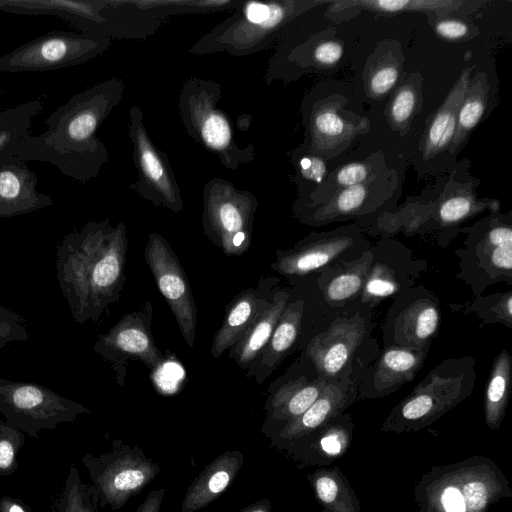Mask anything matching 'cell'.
Wrapping results in <instances>:
<instances>
[{
    "instance_id": "obj_3",
    "label": "cell",
    "mask_w": 512,
    "mask_h": 512,
    "mask_svg": "<svg viewBox=\"0 0 512 512\" xmlns=\"http://www.w3.org/2000/svg\"><path fill=\"white\" fill-rule=\"evenodd\" d=\"M510 497L505 474L482 455L434 465L414 486L418 512H488L492 505Z\"/></svg>"
},
{
    "instance_id": "obj_47",
    "label": "cell",
    "mask_w": 512,
    "mask_h": 512,
    "mask_svg": "<svg viewBox=\"0 0 512 512\" xmlns=\"http://www.w3.org/2000/svg\"><path fill=\"white\" fill-rule=\"evenodd\" d=\"M372 171L371 165L366 162H353L349 163L334 173L331 183H321V185H328L329 187L336 186L332 195L340 190L349 188L351 186L364 182ZM320 185V184H319ZM331 195V196H332ZM330 196V197H331ZM329 197V198H330ZM324 202V201H323Z\"/></svg>"
},
{
    "instance_id": "obj_15",
    "label": "cell",
    "mask_w": 512,
    "mask_h": 512,
    "mask_svg": "<svg viewBox=\"0 0 512 512\" xmlns=\"http://www.w3.org/2000/svg\"><path fill=\"white\" fill-rule=\"evenodd\" d=\"M392 300L382 324L384 346L412 349L431 346L441 323L439 298L417 284Z\"/></svg>"
},
{
    "instance_id": "obj_29",
    "label": "cell",
    "mask_w": 512,
    "mask_h": 512,
    "mask_svg": "<svg viewBox=\"0 0 512 512\" xmlns=\"http://www.w3.org/2000/svg\"><path fill=\"white\" fill-rule=\"evenodd\" d=\"M354 423L350 414L341 413L324 427L291 443L306 463L329 464L342 457L352 441Z\"/></svg>"
},
{
    "instance_id": "obj_42",
    "label": "cell",
    "mask_w": 512,
    "mask_h": 512,
    "mask_svg": "<svg viewBox=\"0 0 512 512\" xmlns=\"http://www.w3.org/2000/svg\"><path fill=\"white\" fill-rule=\"evenodd\" d=\"M24 444V433L0 418V476H9L16 471L17 456Z\"/></svg>"
},
{
    "instance_id": "obj_32",
    "label": "cell",
    "mask_w": 512,
    "mask_h": 512,
    "mask_svg": "<svg viewBox=\"0 0 512 512\" xmlns=\"http://www.w3.org/2000/svg\"><path fill=\"white\" fill-rule=\"evenodd\" d=\"M466 68L433 116L424 136L423 157H435L449 147L456 130L457 114L470 84V71Z\"/></svg>"
},
{
    "instance_id": "obj_18",
    "label": "cell",
    "mask_w": 512,
    "mask_h": 512,
    "mask_svg": "<svg viewBox=\"0 0 512 512\" xmlns=\"http://www.w3.org/2000/svg\"><path fill=\"white\" fill-rule=\"evenodd\" d=\"M145 260L155 283L166 299L179 330L193 348L197 327V308L186 274L167 240L159 233L149 235Z\"/></svg>"
},
{
    "instance_id": "obj_37",
    "label": "cell",
    "mask_w": 512,
    "mask_h": 512,
    "mask_svg": "<svg viewBox=\"0 0 512 512\" xmlns=\"http://www.w3.org/2000/svg\"><path fill=\"white\" fill-rule=\"evenodd\" d=\"M488 92L486 75L477 73L469 84L457 114L455 134L448 147L451 153H457L461 149L471 131L480 122L487 105Z\"/></svg>"
},
{
    "instance_id": "obj_40",
    "label": "cell",
    "mask_w": 512,
    "mask_h": 512,
    "mask_svg": "<svg viewBox=\"0 0 512 512\" xmlns=\"http://www.w3.org/2000/svg\"><path fill=\"white\" fill-rule=\"evenodd\" d=\"M337 4L346 7L359 6L362 9L381 13L422 11L445 14L458 9L463 2L448 0H363L341 1L337 2Z\"/></svg>"
},
{
    "instance_id": "obj_14",
    "label": "cell",
    "mask_w": 512,
    "mask_h": 512,
    "mask_svg": "<svg viewBox=\"0 0 512 512\" xmlns=\"http://www.w3.org/2000/svg\"><path fill=\"white\" fill-rule=\"evenodd\" d=\"M138 105L129 111V136L138 179L130 188L141 198L174 213L183 209L180 187L165 152L150 138Z\"/></svg>"
},
{
    "instance_id": "obj_46",
    "label": "cell",
    "mask_w": 512,
    "mask_h": 512,
    "mask_svg": "<svg viewBox=\"0 0 512 512\" xmlns=\"http://www.w3.org/2000/svg\"><path fill=\"white\" fill-rule=\"evenodd\" d=\"M292 160L298 171V177L316 184L324 181L326 165L320 156L299 148L293 151Z\"/></svg>"
},
{
    "instance_id": "obj_25",
    "label": "cell",
    "mask_w": 512,
    "mask_h": 512,
    "mask_svg": "<svg viewBox=\"0 0 512 512\" xmlns=\"http://www.w3.org/2000/svg\"><path fill=\"white\" fill-rule=\"evenodd\" d=\"M372 257L370 247L358 258L335 264L316 275L319 299L328 310L341 309L358 298Z\"/></svg>"
},
{
    "instance_id": "obj_44",
    "label": "cell",
    "mask_w": 512,
    "mask_h": 512,
    "mask_svg": "<svg viewBox=\"0 0 512 512\" xmlns=\"http://www.w3.org/2000/svg\"><path fill=\"white\" fill-rule=\"evenodd\" d=\"M29 337L26 319L19 313L0 306V350L12 343L28 341Z\"/></svg>"
},
{
    "instance_id": "obj_5",
    "label": "cell",
    "mask_w": 512,
    "mask_h": 512,
    "mask_svg": "<svg viewBox=\"0 0 512 512\" xmlns=\"http://www.w3.org/2000/svg\"><path fill=\"white\" fill-rule=\"evenodd\" d=\"M475 381L473 356L443 360L392 408L380 432L400 434L428 427L471 396Z\"/></svg>"
},
{
    "instance_id": "obj_12",
    "label": "cell",
    "mask_w": 512,
    "mask_h": 512,
    "mask_svg": "<svg viewBox=\"0 0 512 512\" xmlns=\"http://www.w3.org/2000/svg\"><path fill=\"white\" fill-rule=\"evenodd\" d=\"M371 245L359 224L312 232L292 248L278 250L271 267L285 277L304 278L317 275L335 264L356 259Z\"/></svg>"
},
{
    "instance_id": "obj_36",
    "label": "cell",
    "mask_w": 512,
    "mask_h": 512,
    "mask_svg": "<svg viewBox=\"0 0 512 512\" xmlns=\"http://www.w3.org/2000/svg\"><path fill=\"white\" fill-rule=\"evenodd\" d=\"M41 100H32L0 112V162L16 156L31 123L43 110Z\"/></svg>"
},
{
    "instance_id": "obj_9",
    "label": "cell",
    "mask_w": 512,
    "mask_h": 512,
    "mask_svg": "<svg viewBox=\"0 0 512 512\" xmlns=\"http://www.w3.org/2000/svg\"><path fill=\"white\" fill-rule=\"evenodd\" d=\"M203 230L226 255L244 254L251 245L258 199L232 182L215 177L202 192Z\"/></svg>"
},
{
    "instance_id": "obj_30",
    "label": "cell",
    "mask_w": 512,
    "mask_h": 512,
    "mask_svg": "<svg viewBox=\"0 0 512 512\" xmlns=\"http://www.w3.org/2000/svg\"><path fill=\"white\" fill-rule=\"evenodd\" d=\"M288 288L278 289L264 304L240 340L231 348V356L245 369L259 357L290 300Z\"/></svg>"
},
{
    "instance_id": "obj_33",
    "label": "cell",
    "mask_w": 512,
    "mask_h": 512,
    "mask_svg": "<svg viewBox=\"0 0 512 512\" xmlns=\"http://www.w3.org/2000/svg\"><path fill=\"white\" fill-rule=\"evenodd\" d=\"M489 208L492 213L499 212L498 201L478 200L475 198L473 190L464 186L459 188H446L438 204L431 212L429 218L435 222L433 229L441 232L444 230L448 242L451 240L448 231L458 226Z\"/></svg>"
},
{
    "instance_id": "obj_38",
    "label": "cell",
    "mask_w": 512,
    "mask_h": 512,
    "mask_svg": "<svg viewBox=\"0 0 512 512\" xmlns=\"http://www.w3.org/2000/svg\"><path fill=\"white\" fill-rule=\"evenodd\" d=\"M452 311L473 314L484 325L501 324L512 329V290L474 297L464 304H450Z\"/></svg>"
},
{
    "instance_id": "obj_50",
    "label": "cell",
    "mask_w": 512,
    "mask_h": 512,
    "mask_svg": "<svg viewBox=\"0 0 512 512\" xmlns=\"http://www.w3.org/2000/svg\"><path fill=\"white\" fill-rule=\"evenodd\" d=\"M164 494V488L151 491L136 512H160Z\"/></svg>"
},
{
    "instance_id": "obj_34",
    "label": "cell",
    "mask_w": 512,
    "mask_h": 512,
    "mask_svg": "<svg viewBox=\"0 0 512 512\" xmlns=\"http://www.w3.org/2000/svg\"><path fill=\"white\" fill-rule=\"evenodd\" d=\"M323 512H362L357 494L338 466L306 475Z\"/></svg>"
},
{
    "instance_id": "obj_2",
    "label": "cell",
    "mask_w": 512,
    "mask_h": 512,
    "mask_svg": "<svg viewBox=\"0 0 512 512\" xmlns=\"http://www.w3.org/2000/svg\"><path fill=\"white\" fill-rule=\"evenodd\" d=\"M124 91L122 79L110 78L74 94L45 119L44 132L24 138L16 156L50 163L81 183L96 178L109 158L96 132Z\"/></svg>"
},
{
    "instance_id": "obj_8",
    "label": "cell",
    "mask_w": 512,
    "mask_h": 512,
    "mask_svg": "<svg viewBox=\"0 0 512 512\" xmlns=\"http://www.w3.org/2000/svg\"><path fill=\"white\" fill-rule=\"evenodd\" d=\"M323 318L327 325L309 339L304 356L320 376L331 380L352 371L360 361L358 353L368 346L374 327L373 310L356 299L328 310Z\"/></svg>"
},
{
    "instance_id": "obj_48",
    "label": "cell",
    "mask_w": 512,
    "mask_h": 512,
    "mask_svg": "<svg viewBox=\"0 0 512 512\" xmlns=\"http://www.w3.org/2000/svg\"><path fill=\"white\" fill-rule=\"evenodd\" d=\"M343 54V47L336 41H326L317 44L312 51L313 60L321 65L337 63Z\"/></svg>"
},
{
    "instance_id": "obj_43",
    "label": "cell",
    "mask_w": 512,
    "mask_h": 512,
    "mask_svg": "<svg viewBox=\"0 0 512 512\" xmlns=\"http://www.w3.org/2000/svg\"><path fill=\"white\" fill-rule=\"evenodd\" d=\"M416 104V88L408 82L399 87L392 96L387 108V117L390 125L394 128L408 127V122L415 113Z\"/></svg>"
},
{
    "instance_id": "obj_49",
    "label": "cell",
    "mask_w": 512,
    "mask_h": 512,
    "mask_svg": "<svg viewBox=\"0 0 512 512\" xmlns=\"http://www.w3.org/2000/svg\"><path fill=\"white\" fill-rule=\"evenodd\" d=\"M436 33L444 39L459 40L470 34L469 26L460 20L444 19L434 23Z\"/></svg>"
},
{
    "instance_id": "obj_4",
    "label": "cell",
    "mask_w": 512,
    "mask_h": 512,
    "mask_svg": "<svg viewBox=\"0 0 512 512\" xmlns=\"http://www.w3.org/2000/svg\"><path fill=\"white\" fill-rule=\"evenodd\" d=\"M319 2L274 0L241 1L225 20L196 40L191 55L226 52L243 57L270 47L293 23Z\"/></svg>"
},
{
    "instance_id": "obj_11",
    "label": "cell",
    "mask_w": 512,
    "mask_h": 512,
    "mask_svg": "<svg viewBox=\"0 0 512 512\" xmlns=\"http://www.w3.org/2000/svg\"><path fill=\"white\" fill-rule=\"evenodd\" d=\"M90 413L82 404L41 384L0 378V414L10 425L35 439L44 430Z\"/></svg>"
},
{
    "instance_id": "obj_13",
    "label": "cell",
    "mask_w": 512,
    "mask_h": 512,
    "mask_svg": "<svg viewBox=\"0 0 512 512\" xmlns=\"http://www.w3.org/2000/svg\"><path fill=\"white\" fill-rule=\"evenodd\" d=\"M111 43L90 33L52 31L0 56V71L44 72L80 65L105 52Z\"/></svg>"
},
{
    "instance_id": "obj_31",
    "label": "cell",
    "mask_w": 512,
    "mask_h": 512,
    "mask_svg": "<svg viewBox=\"0 0 512 512\" xmlns=\"http://www.w3.org/2000/svg\"><path fill=\"white\" fill-rule=\"evenodd\" d=\"M267 300L256 289L241 291L232 300L212 340L210 352L214 358L220 357L240 340Z\"/></svg>"
},
{
    "instance_id": "obj_39",
    "label": "cell",
    "mask_w": 512,
    "mask_h": 512,
    "mask_svg": "<svg viewBox=\"0 0 512 512\" xmlns=\"http://www.w3.org/2000/svg\"><path fill=\"white\" fill-rule=\"evenodd\" d=\"M138 10L161 19L178 14H197L236 8L239 0H130Z\"/></svg>"
},
{
    "instance_id": "obj_28",
    "label": "cell",
    "mask_w": 512,
    "mask_h": 512,
    "mask_svg": "<svg viewBox=\"0 0 512 512\" xmlns=\"http://www.w3.org/2000/svg\"><path fill=\"white\" fill-rule=\"evenodd\" d=\"M305 309L304 299L287 303L268 343L257 358V365L250 368L248 375L263 382L281 364L301 335Z\"/></svg>"
},
{
    "instance_id": "obj_21",
    "label": "cell",
    "mask_w": 512,
    "mask_h": 512,
    "mask_svg": "<svg viewBox=\"0 0 512 512\" xmlns=\"http://www.w3.org/2000/svg\"><path fill=\"white\" fill-rule=\"evenodd\" d=\"M375 178L340 190L315 206L295 209L294 213L301 222L311 226L352 218L364 220L378 212L391 194L388 188H380L379 184L374 183Z\"/></svg>"
},
{
    "instance_id": "obj_51",
    "label": "cell",
    "mask_w": 512,
    "mask_h": 512,
    "mask_svg": "<svg viewBox=\"0 0 512 512\" xmlns=\"http://www.w3.org/2000/svg\"><path fill=\"white\" fill-rule=\"evenodd\" d=\"M0 512H33L21 500L5 495L0 498Z\"/></svg>"
},
{
    "instance_id": "obj_41",
    "label": "cell",
    "mask_w": 512,
    "mask_h": 512,
    "mask_svg": "<svg viewBox=\"0 0 512 512\" xmlns=\"http://www.w3.org/2000/svg\"><path fill=\"white\" fill-rule=\"evenodd\" d=\"M97 505L93 486L85 484L77 468L70 465L55 512H96Z\"/></svg>"
},
{
    "instance_id": "obj_52",
    "label": "cell",
    "mask_w": 512,
    "mask_h": 512,
    "mask_svg": "<svg viewBox=\"0 0 512 512\" xmlns=\"http://www.w3.org/2000/svg\"><path fill=\"white\" fill-rule=\"evenodd\" d=\"M239 512H271V503L265 498L248 505Z\"/></svg>"
},
{
    "instance_id": "obj_23",
    "label": "cell",
    "mask_w": 512,
    "mask_h": 512,
    "mask_svg": "<svg viewBox=\"0 0 512 512\" xmlns=\"http://www.w3.org/2000/svg\"><path fill=\"white\" fill-rule=\"evenodd\" d=\"M38 179L17 156L0 162V218L31 213L53 205L49 195L37 189Z\"/></svg>"
},
{
    "instance_id": "obj_22",
    "label": "cell",
    "mask_w": 512,
    "mask_h": 512,
    "mask_svg": "<svg viewBox=\"0 0 512 512\" xmlns=\"http://www.w3.org/2000/svg\"><path fill=\"white\" fill-rule=\"evenodd\" d=\"M362 365L338 378L329 380L328 384L298 418L284 425L278 436L281 440L293 443L324 427L331 419L355 403L357 398L358 373Z\"/></svg>"
},
{
    "instance_id": "obj_6",
    "label": "cell",
    "mask_w": 512,
    "mask_h": 512,
    "mask_svg": "<svg viewBox=\"0 0 512 512\" xmlns=\"http://www.w3.org/2000/svg\"><path fill=\"white\" fill-rule=\"evenodd\" d=\"M221 97L218 82L190 77L182 85L178 111L189 136L214 153L226 169L235 171L252 162L256 152L253 144L241 147L236 142L229 117L218 107Z\"/></svg>"
},
{
    "instance_id": "obj_16",
    "label": "cell",
    "mask_w": 512,
    "mask_h": 512,
    "mask_svg": "<svg viewBox=\"0 0 512 512\" xmlns=\"http://www.w3.org/2000/svg\"><path fill=\"white\" fill-rule=\"evenodd\" d=\"M371 249L372 262L357 299L373 310L383 301L416 286L428 264L405 244L388 237L372 244Z\"/></svg>"
},
{
    "instance_id": "obj_10",
    "label": "cell",
    "mask_w": 512,
    "mask_h": 512,
    "mask_svg": "<svg viewBox=\"0 0 512 512\" xmlns=\"http://www.w3.org/2000/svg\"><path fill=\"white\" fill-rule=\"evenodd\" d=\"M100 507L122 508L127 501L148 486L160 472L156 462L137 446L113 442L111 451L82 456Z\"/></svg>"
},
{
    "instance_id": "obj_35",
    "label": "cell",
    "mask_w": 512,
    "mask_h": 512,
    "mask_svg": "<svg viewBox=\"0 0 512 512\" xmlns=\"http://www.w3.org/2000/svg\"><path fill=\"white\" fill-rule=\"evenodd\" d=\"M511 356L504 348L494 358L484 394V417L493 431L500 428L511 392Z\"/></svg>"
},
{
    "instance_id": "obj_19",
    "label": "cell",
    "mask_w": 512,
    "mask_h": 512,
    "mask_svg": "<svg viewBox=\"0 0 512 512\" xmlns=\"http://www.w3.org/2000/svg\"><path fill=\"white\" fill-rule=\"evenodd\" d=\"M430 347L384 346L372 362L359 370L358 400L386 397L411 382L424 366Z\"/></svg>"
},
{
    "instance_id": "obj_20",
    "label": "cell",
    "mask_w": 512,
    "mask_h": 512,
    "mask_svg": "<svg viewBox=\"0 0 512 512\" xmlns=\"http://www.w3.org/2000/svg\"><path fill=\"white\" fill-rule=\"evenodd\" d=\"M166 20L136 9L130 0L86 1L80 18L85 33L109 39L145 40Z\"/></svg>"
},
{
    "instance_id": "obj_24",
    "label": "cell",
    "mask_w": 512,
    "mask_h": 512,
    "mask_svg": "<svg viewBox=\"0 0 512 512\" xmlns=\"http://www.w3.org/2000/svg\"><path fill=\"white\" fill-rule=\"evenodd\" d=\"M367 126L365 119L353 122L343 118L338 112V104L320 100L309 113V144L301 148L317 156L330 157L348 146Z\"/></svg>"
},
{
    "instance_id": "obj_17",
    "label": "cell",
    "mask_w": 512,
    "mask_h": 512,
    "mask_svg": "<svg viewBox=\"0 0 512 512\" xmlns=\"http://www.w3.org/2000/svg\"><path fill=\"white\" fill-rule=\"evenodd\" d=\"M152 306L123 316L106 333L100 334L93 350L106 361L116 373L117 382L123 385L128 360L141 361L151 370L163 362V355L154 343L151 334Z\"/></svg>"
},
{
    "instance_id": "obj_45",
    "label": "cell",
    "mask_w": 512,
    "mask_h": 512,
    "mask_svg": "<svg viewBox=\"0 0 512 512\" xmlns=\"http://www.w3.org/2000/svg\"><path fill=\"white\" fill-rule=\"evenodd\" d=\"M398 76V65L388 59H383L369 74L367 82L369 94L373 97L386 95L394 87Z\"/></svg>"
},
{
    "instance_id": "obj_7",
    "label": "cell",
    "mask_w": 512,
    "mask_h": 512,
    "mask_svg": "<svg viewBox=\"0 0 512 512\" xmlns=\"http://www.w3.org/2000/svg\"><path fill=\"white\" fill-rule=\"evenodd\" d=\"M465 233L462 247L455 250L459 260L457 279L466 284L474 297L498 283L512 285V217L491 213L472 226L459 229Z\"/></svg>"
},
{
    "instance_id": "obj_1",
    "label": "cell",
    "mask_w": 512,
    "mask_h": 512,
    "mask_svg": "<svg viewBox=\"0 0 512 512\" xmlns=\"http://www.w3.org/2000/svg\"><path fill=\"white\" fill-rule=\"evenodd\" d=\"M126 227L109 219L67 233L55 251L56 279L71 317L97 322L118 302L125 282Z\"/></svg>"
},
{
    "instance_id": "obj_26",
    "label": "cell",
    "mask_w": 512,
    "mask_h": 512,
    "mask_svg": "<svg viewBox=\"0 0 512 512\" xmlns=\"http://www.w3.org/2000/svg\"><path fill=\"white\" fill-rule=\"evenodd\" d=\"M244 464V455L229 450L212 462L190 484L180 512H197L215 501L232 483Z\"/></svg>"
},
{
    "instance_id": "obj_27",
    "label": "cell",
    "mask_w": 512,
    "mask_h": 512,
    "mask_svg": "<svg viewBox=\"0 0 512 512\" xmlns=\"http://www.w3.org/2000/svg\"><path fill=\"white\" fill-rule=\"evenodd\" d=\"M328 382L312 364L308 372L286 380L270 395L265 405L267 415L284 425L292 422L312 405Z\"/></svg>"
}]
</instances>
